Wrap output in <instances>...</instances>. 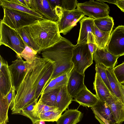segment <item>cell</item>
<instances>
[{
    "instance_id": "cb8c5ba5",
    "label": "cell",
    "mask_w": 124,
    "mask_h": 124,
    "mask_svg": "<svg viewBox=\"0 0 124 124\" xmlns=\"http://www.w3.org/2000/svg\"><path fill=\"white\" fill-rule=\"evenodd\" d=\"M94 108L110 124H117L110 108L105 102L98 100Z\"/></svg>"
},
{
    "instance_id": "e0dca14e",
    "label": "cell",
    "mask_w": 124,
    "mask_h": 124,
    "mask_svg": "<svg viewBox=\"0 0 124 124\" xmlns=\"http://www.w3.org/2000/svg\"><path fill=\"white\" fill-rule=\"evenodd\" d=\"M94 19L85 16L79 21L80 28L77 44L87 42L88 35L89 33H92L93 34L92 26L94 24Z\"/></svg>"
},
{
    "instance_id": "ee69618b",
    "label": "cell",
    "mask_w": 124,
    "mask_h": 124,
    "mask_svg": "<svg viewBox=\"0 0 124 124\" xmlns=\"http://www.w3.org/2000/svg\"><path fill=\"white\" fill-rule=\"evenodd\" d=\"M96 1L99 2L103 3L105 2H107L109 3H111L115 4L117 0H96Z\"/></svg>"
},
{
    "instance_id": "f546056e",
    "label": "cell",
    "mask_w": 124,
    "mask_h": 124,
    "mask_svg": "<svg viewBox=\"0 0 124 124\" xmlns=\"http://www.w3.org/2000/svg\"><path fill=\"white\" fill-rule=\"evenodd\" d=\"M9 106L6 96L0 95V124L8 122V112Z\"/></svg>"
},
{
    "instance_id": "277c9868",
    "label": "cell",
    "mask_w": 124,
    "mask_h": 124,
    "mask_svg": "<svg viewBox=\"0 0 124 124\" xmlns=\"http://www.w3.org/2000/svg\"><path fill=\"white\" fill-rule=\"evenodd\" d=\"M0 46L4 45L14 51L17 58L22 59L20 54L25 48V43L17 30L1 21L0 24Z\"/></svg>"
},
{
    "instance_id": "603a6c76",
    "label": "cell",
    "mask_w": 124,
    "mask_h": 124,
    "mask_svg": "<svg viewBox=\"0 0 124 124\" xmlns=\"http://www.w3.org/2000/svg\"><path fill=\"white\" fill-rule=\"evenodd\" d=\"M93 35L98 48L100 49L105 48L109 41L111 32L102 31L98 29L94 24L92 26Z\"/></svg>"
},
{
    "instance_id": "4fadbf2b",
    "label": "cell",
    "mask_w": 124,
    "mask_h": 124,
    "mask_svg": "<svg viewBox=\"0 0 124 124\" xmlns=\"http://www.w3.org/2000/svg\"><path fill=\"white\" fill-rule=\"evenodd\" d=\"M92 56L96 64H102L107 67L113 68L117 64V59L119 58L111 53L106 47L101 49L98 48Z\"/></svg>"
},
{
    "instance_id": "52a82bcc",
    "label": "cell",
    "mask_w": 124,
    "mask_h": 124,
    "mask_svg": "<svg viewBox=\"0 0 124 124\" xmlns=\"http://www.w3.org/2000/svg\"><path fill=\"white\" fill-rule=\"evenodd\" d=\"M77 8L85 15L94 19L109 16V7L103 2L90 0L83 3H78Z\"/></svg>"
},
{
    "instance_id": "836d02e7",
    "label": "cell",
    "mask_w": 124,
    "mask_h": 124,
    "mask_svg": "<svg viewBox=\"0 0 124 124\" xmlns=\"http://www.w3.org/2000/svg\"><path fill=\"white\" fill-rule=\"evenodd\" d=\"M106 67L102 64H96L95 70L96 73L99 75L104 83L110 91L111 94L113 96H115L110 85L106 71Z\"/></svg>"
},
{
    "instance_id": "5b68a950",
    "label": "cell",
    "mask_w": 124,
    "mask_h": 124,
    "mask_svg": "<svg viewBox=\"0 0 124 124\" xmlns=\"http://www.w3.org/2000/svg\"><path fill=\"white\" fill-rule=\"evenodd\" d=\"M3 8L4 16L1 21L11 28L16 30L32 24L38 20L42 19L26 12L14 9Z\"/></svg>"
},
{
    "instance_id": "1f68e13d",
    "label": "cell",
    "mask_w": 124,
    "mask_h": 124,
    "mask_svg": "<svg viewBox=\"0 0 124 124\" xmlns=\"http://www.w3.org/2000/svg\"><path fill=\"white\" fill-rule=\"evenodd\" d=\"M62 113L58 109L50 111L40 114L39 118L40 121L56 122L61 115Z\"/></svg>"
},
{
    "instance_id": "ffe728a7",
    "label": "cell",
    "mask_w": 124,
    "mask_h": 124,
    "mask_svg": "<svg viewBox=\"0 0 124 124\" xmlns=\"http://www.w3.org/2000/svg\"><path fill=\"white\" fill-rule=\"evenodd\" d=\"M93 84V89L96 91L98 100L102 102H105L111 94L99 75L96 73Z\"/></svg>"
},
{
    "instance_id": "30bf717a",
    "label": "cell",
    "mask_w": 124,
    "mask_h": 124,
    "mask_svg": "<svg viewBox=\"0 0 124 124\" xmlns=\"http://www.w3.org/2000/svg\"><path fill=\"white\" fill-rule=\"evenodd\" d=\"M30 8L45 19L56 22L59 20L55 8L48 0H30Z\"/></svg>"
},
{
    "instance_id": "7a4b0ae2",
    "label": "cell",
    "mask_w": 124,
    "mask_h": 124,
    "mask_svg": "<svg viewBox=\"0 0 124 124\" xmlns=\"http://www.w3.org/2000/svg\"><path fill=\"white\" fill-rule=\"evenodd\" d=\"M39 53L57 43L61 39L57 22L46 19L38 20L26 26Z\"/></svg>"
},
{
    "instance_id": "8992f818",
    "label": "cell",
    "mask_w": 124,
    "mask_h": 124,
    "mask_svg": "<svg viewBox=\"0 0 124 124\" xmlns=\"http://www.w3.org/2000/svg\"><path fill=\"white\" fill-rule=\"evenodd\" d=\"M93 60L87 42L75 45L73 50L71 61L76 71L84 75L86 69L93 63Z\"/></svg>"
},
{
    "instance_id": "7c38bea8",
    "label": "cell",
    "mask_w": 124,
    "mask_h": 124,
    "mask_svg": "<svg viewBox=\"0 0 124 124\" xmlns=\"http://www.w3.org/2000/svg\"><path fill=\"white\" fill-rule=\"evenodd\" d=\"M85 75L81 74L73 68L70 71L67 85L68 91L75 98L85 85L84 83Z\"/></svg>"
},
{
    "instance_id": "ab89813d",
    "label": "cell",
    "mask_w": 124,
    "mask_h": 124,
    "mask_svg": "<svg viewBox=\"0 0 124 124\" xmlns=\"http://www.w3.org/2000/svg\"><path fill=\"white\" fill-rule=\"evenodd\" d=\"M16 91L15 87L13 86L6 96L9 107L10 108L12 106L16 96Z\"/></svg>"
},
{
    "instance_id": "4dcf8cb0",
    "label": "cell",
    "mask_w": 124,
    "mask_h": 124,
    "mask_svg": "<svg viewBox=\"0 0 124 124\" xmlns=\"http://www.w3.org/2000/svg\"><path fill=\"white\" fill-rule=\"evenodd\" d=\"M17 30L25 43L39 53V49L31 38L26 26Z\"/></svg>"
},
{
    "instance_id": "7402d4cb",
    "label": "cell",
    "mask_w": 124,
    "mask_h": 124,
    "mask_svg": "<svg viewBox=\"0 0 124 124\" xmlns=\"http://www.w3.org/2000/svg\"><path fill=\"white\" fill-rule=\"evenodd\" d=\"M52 63L53 70L50 82L51 80L70 71L74 68L71 61H62Z\"/></svg>"
},
{
    "instance_id": "9a60e30c",
    "label": "cell",
    "mask_w": 124,
    "mask_h": 124,
    "mask_svg": "<svg viewBox=\"0 0 124 124\" xmlns=\"http://www.w3.org/2000/svg\"><path fill=\"white\" fill-rule=\"evenodd\" d=\"M105 102L111 110L117 124H122L124 122V104L111 94Z\"/></svg>"
},
{
    "instance_id": "f35d334b",
    "label": "cell",
    "mask_w": 124,
    "mask_h": 124,
    "mask_svg": "<svg viewBox=\"0 0 124 124\" xmlns=\"http://www.w3.org/2000/svg\"><path fill=\"white\" fill-rule=\"evenodd\" d=\"M87 44L89 50L92 55L98 48L96 43L93 35L92 33H89L88 35Z\"/></svg>"
},
{
    "instance_id": "6da1fadb",
    "label": "cell",
    "mask_w": 124,
    "mask_h": 124,
    "mask_svg": "<svg viewBox=\"0 0 124 124\" xmlns=\"http://www.w3.org/2000/svg\"><path fill=\"white\" fill-rule=\"evenodd\" d=\"M52 64L49 60L38 57L31 63H28L26 74L16 91L11 108L12 114H18L38 99L36 94L39 82Z\"/></svg>"
},
{
    "instance_id": "d590c367",
    "label": "cell",
    "mask_w": 124,
    "mask_h": 124,
    "mask_svg": "<svg viewBox=\"0 0 124 124\" xmlns=\"http://www.w3.org/2000/svg\"><path fill=\"white\" fill-rule=\"evenodd\" d=\"M57 109L58 108L55 107L50 106L44 104L39 100L34 108V114L35 117L39 121H40L39 117L40 114Z\"/></svg>"
},
{
    "instance_id": "7bdbcfd3",
    "label": "cell",
    "mask_w": 124,
    "mask_h": 124,
    "mask_svg": "<svg viewBox=\"0 0 124 124\" xmlns=\"http://www.w3.org/2000/svg\"><path fill=\"white\" fill-rule=\"evenodd\" d=\"M115 5L122 11L124 12V0H117Z\"/></svg>"
},
{
    "instance_id": "4316f807",
    "label": "cell",
    "mask_w": 124,
    "mask_h": 124,
    "mask_svg": "<svg viewBox=\"0 0 124 124\" xmlns=\"http://www.w3.org/2000/svg\"><path fill=\"white\" fill-rule=\"evenodd\" d=\"M94 24L100 30L106 32H111L114 25L112 17L108 16L94 19Z\"/></svg>"
},
{
    "instance_id": "83f0119b",
    "label": "cell",
    "mask_w": 124,
    "mask_h": 124,
    "mask_svg": "<svg viewBox=\"0 0 124 124\" xmlns=\"http://www.w3.org/2000/svg\"><path fill=\"white\" fill-rule=\"evenodd\" d=\"M53 70L52 64L47 71L40 80L37 86L36 94V97L37 99H38L43 90L49 83Z\"/></svg>"
},
{
    "instance_id": "f1b7e54d",
    "label": "cell",
    "mask_w": 124,
    "mask_h": 124,
    "mask_svg": "<svg viewBox=\"0 0 124 124\" xmlns=\"http://www.w3.org/2000/svg\"><path fill=\"white\" fill-rule=\"evenodd\" d=\"M61 87L41 95L39 100L46 105L56 107L57 98Z\"/></svg>"
},
{
    "instance_id": "74e56055",
    "label": "cell",
    "mask_w": 124,
    "mask_h": 124,
    "mask_svg": "<svg viewBox=\"0 0 124 124\" xmlns=\"http://www.w3.org/2000/svg\"><path fill=\"white\" fill-rule=\"evenodd\" d=\"M113 71L119 82L121 84H124V62L115 67Z\"/></svg>"
},
{
    "instance_id": "9c48e42d",
    "label": "cell",
    "mask_w": 124,
    "mask_h": 124,
    "mask_svg": "<svg viewBox=\"0 0 124 124\" xmlns=\"http://www.w3.org/2000/svg\"><path fill=\"white\" fill-rule=\"evenodd\" d=\"M106 48L115 56L124 55V26L119 25L113 31Z\"/></svg>"
},
{
    "instance_id": "e575fe53",
    "label": "cell",
    "mask_w": 124,
    "mask_h": 124,
    "mask_svg": "<svg viewBox=\"0 0 124 124\" xmlns=\"http://www.w3.org/2000/svg\"><path fill=\"white\" fill-rule=\"evenodd\" d=\"M25 48L20 54L22 58L26 61L31 63L34 61L37 57L38 52L28 46L25 43Z\"/></svg>"
},
{
    "instance_id": "484cf974",
    "label": "cell",
    "mask_w": 124,
    "mask_h": 124,
    "mask_svg": "<svg viewBox=\"0 0 124 124\" xmlns=\"http://www.w3.org/2000/svg\"><path fill=\"white\" fill-rule=\"evenodd\" d=\"M0 5L3 8L14 9L26 12L42 19H45L42 15L31 8L9 1L8 0H0Z\"/></svg>"
},
{
    "instance_id": "ba28073f",
    "label": "cell",
    "mask_w": 124,
    "mask_h": 124,
    "mask_svg": "<svg viewBox=\"0 0 124 124\" xmlns=\"http://www.w3.org/2000/svg\"><path fill=\"white\" fill-rule=\"evenodd\" d=\"M77 8L71 11L63 10L57 22L60 33L65 35L84 16Z\"/></svg>"
},
{
    "instance_id": "60d3db41",
    "label": "cell",
    "mask_w": 124,
    "mask_h": 124,
    "mask_svg": "<svg viewBox=\"0 0 124 124\" xmlns=\"http://www.w3.org/2000/svg\"><path fill=\"white\" fill-rule=\"evenodd\" d=\"M96 118L99 122L100 124H110L108 121L103 117L94 108H91Z\"/></svg>"
},
{
    "instance_id": "d6986e66",
    "label": "cell",
    "mask_w": 124,
    "mask_h": 124,
    "mask_svg": "<svg viewBox=\"0 0 124 124\" xmlns=\"http://www.w3.org/2000/svg\"><path fill=\"white\" fill-rule=\"evenodd\" d=\"M67 85V84L60 88L56 100V107L62 113L68 108L73 100L68 91Z\"/></svg>"
},
{
    "instance_id": "2e32d148",
    "label": "cell",
    "mask_w": 124,
    "mask_h": 124,
    "mask_svg": "<svg viewBox=\"0 0 124 124\" xmlns=\"http://www.w3.org/2000/svg\"><path fill=\"white\" fill-rule=\"evenodd\" d=\"M73 100L83 107H93L97 103L98 99L96 95L89 90L86 86L82 89Z\"/></svg>"
},
{
    "instance_id": "8d00e7d4",
    "label": "cell",
    "mask_w": 124,
    "mask_h": 124,
    "mask_svg": "<svg viewBox=\"0 0 124 124\" xmlns=\"http://www.w3.org/2000/svg\"><path fill=\"white\" fill-rule=\"evenodd\" d=\"M78 2L76 0H59L58 6L61 7L63 10L72 11L76 9Z\"/></svg>"
},
{
    "instance_id": "44dd1931",
    "label": "cell",
    "mask_w": 124,
    "mask_h": 124,
    "mask_svg": "<svg viewBox=\"0 0 124 124\" xmlns=\"http://www.w3.org/2000/svg\"><path fill=\"white\" fill-rule=\"evenodd\" d=\"M113 68L107 67L106 71L110 85L115 96L124 104V98L121 88V84L116 77Z\"/></svg>"
},
{
    "instance_id": "d4e9b609",
    "label": "cell",
    "mask_w": 124,
    "mask_h": 124,
    "mask_svg": "<svg viewBox=\"0 0 124 124\" xmlns=\"http://www.w3.org/2000/svg\"><path fill=\"white\" fill-rule=\"evenodd\" d=\"M70 71L51 80L43 90L41 95L61 87L67 84Z\"/></svg>"
},
{
    "instance_id": "3957f363",
    "label": "cell",
    "mask_w": 124,
    "mask_h": 124,
    "mask_svg": "<svg viewBox=\"0 0 124 124\" xmlns=\"http://www.w3.org/2000/svg\"><path fill=\"white\" fill-rule=\"evenodd\" d=\"M75 45L62 37L60 41L52 46L42 51L43 58L52 62L62 61H71L73 50Z\"/></svg>"
},
{
    "instance_id": "5bb4252c",
    "label": "cell",
    "mask_w": 124,
    "mask_h": 124,
    "mask_svg": "<svg viewBox=\"0 0 124 124\" xmlns=\"http://www.w3.org/2000/svg\"><path fill=\"white\" fill-rule=\"evenodd\" d=\"M8 66L7 61L0 66V95L3 96H6L13 86Z\"/></svg>"
},
{
    "instance_id": "f6af8a7d",
    "label": "cell",
    "mask_w": 124,
    "mask_h": 124,
    "mask_svg": "<svg viewBox=\"0 0 124 124\" xmlns=\"http://www.w3.org/2000/svg\"><path fill=\"white\" fill-rule=\"evenodd\" d=\"M121 88L122 90L124 98V84H121Z\"/></svg>"
},
{
    "instance_id": "8fae6325",
    "label": "cell",
    "mask_w": 124,
    "mask_h": 124,
    "mask_svg": "<svg viewBox=\"0 0 124 124\" xmlns=\"http://www.w3.org/2000/svg\"><path fill=\"white\" fill-rule=\"evenodd\" d=\"M8 66L13 86L16 91L26 74L28 63L22 59L17 58Z\"/></svg>"
},
{
    "instance_id": "b9f144b4",
    "label": "cell",
    "mask_w": 124,
    "mask_h": 124,
    "mask_svg": "<svg viewBox=\"0 0 124 124\" xmlns=\"http://www.w3.org/2000/svg\"><path fill=\"white\" fill-rule=\"evenodd\" d=\"M9 1L29 8L25 0H9Z\"/></svg>"
},
{
    "instance_id": "d6a6232c",
    "label": "cell",
    "mask_w": 124,
    "mask_h": 124,
    "mask_svg": "<svg viewBox=\"0 0 124 124\" xmlns=\"http://www.w3.org/2000/svg\"><path fill=\"white\" fill-rule=\"evenodd\" d=\"M38 100L22 110L18 114L20 115L29 118L33 124H36L39 121L35 117L34 114L33 109L38 102Z\"/></svg>"
},
{
    "instance_id": "ac0fdd59",
    "label": "cell",
    "mask_w": 124,
    "mask_h": 124,
    "mask_svg": "<svg viewBox=\"0 0 124 124\" xmlns=\"http://www.w3.org/2000/svg\"><path fill=\"white\" fill-rule=\"evenodd\" d=\"M83 114L77 109H68L61 115L56 124H77L82 120Z\"/></svg>"
}]
</instances>
